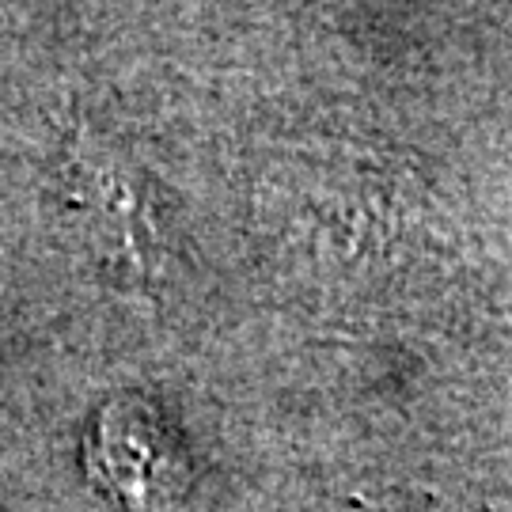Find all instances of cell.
<instances>
[{
  "label": "cell",
  "mask_w": 512,
  "mask_h": 512,
  "mask_svg": "<svg viewBox=\"0 0 512 512\" xmlns=\"http://www.w3.org/2000/svg\"><path fill=\"white\" fill-rule=\"evenodd\" d=\"M88 467L107 494L129 505H160L186 482L179 433L145 399L103 406L88 437Z\"/></svg>",
  "instance_id": "6da1fadb"
}]
</instances>
